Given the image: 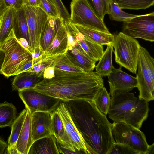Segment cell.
Here are the masks:
<instances>
[{
  "label": "cell",
  "mask_w": 154,
  "mask_h": 154,
  "mask_svg": "<svg viewBox=\"0 0 154 154\" xmlns=\"http://www.w3.org/2000/svg\"><path fill=\"white\" fill-rule=\"evenodd\" d=\"M18 95L31 115L36 112H51L62 100L37 92L32 88L18 91Z\"/></svg>",
  "instance_id": "obj_11"
},
{
  "label": "cell",
  "mask_w": 154,
  "mask_h": 154,
  "mask_svg": "<svg viewBox=\"0 0 154 154\" xmlns=\"http://www.w3.org/2000/svg\"><path fill=\"white\" fill-rule=\"evenodd\" d=\"M13 29L18 40L24 38L28 42L29 44L28 29L23 6L16 11L13 21Z\"/></svg>",
  "instance_id": "obj_23"
},
{
  "label": "cell",
  "mask_w": 154,
  "mask_h": 154,
  "mask_svg": "<svg viewBox=\"0 0 154 154\" xmlns=\"http://www.w3.org/2000/svg\"><path fill=\"white\" fill-rule=\"evenodd\" d=\"M41 60L42 56L37 58L32 59L23 66L16 73V75L23 72L27 71L33 66L40 62Z\"/></svg>",
  "instance_id": "obj_40"
},
{
  "label": "cell",
  "mask_w": 154,
  "mask_h": 154,
  "mask_svg": "<svg viewBox=\"0 0 154 154\" xmlns=\"http://www.w3.org/2000/svg\"><path fill=\"white\" fill-rule=\"evenodd\" d=\"M52 66L54 69L71 72H85L73 57L67 51L54 56Z\"/></svg>",
  "instance_id": "obj_19"
},
{
  "label": "cell",
  "mask_w": 154,
  "mask_h": 154,
  "mask_svg": "<svg viewBox=\"0 0 154 154\" xmlns=\"http://www.w3.org/2000/svg\"><path fill=\"white\" fill-rule=\"evenodd\" d=\"M136 78L139 98L148 102L154 99V59L146 49L141 46Z\"/></svg>",
  "instance_id": "obj_6"
},
{
  "label": "cell",
  "mask_w": 154,
  "mask_h": 154,
  "mask_svg": "<svg viewBox=\"0 0 154 154\" xmlns=\"http://www.w3.org/2000/svg\"><path fill=\"white\" fill-rule=\"evenodd\" d=\"M7 8H12L16 10L21 8L24 5L23 0H4Z\"/></svg>",
  "instance_id": "obj_39"
},
{
  "label": "cell",
  "mask_w": 154,
  "mask_h": 154,
  "mask_svg": "<svg viewBox=\"0 0 154 154\" xmlns=\"http://www.w3.org/2000/svg\"><path fill=\"white\" fill-rule=\"evenodd\" d=\"M112 45L116 63L136 74L141 46L138 41L121 32L114 35Z\"/></svg>",
  "instance_id": "obj_5"
},
{
  "label": "cell",
  "mask_w": 154,
  "mask_h": 154,
  "mask_svg": "<svg viewBox=\"0 0 154 154\" xmlns=\"http://www.w3.org/2000/svg\"><path fill=\"white\" fill-rule=\"evenodd\" d=\"M59 154L57 140L54 135L38 139L33 142L28 154Z\"/></svg>",
  "instance_id": "obj_17"
},
{
  "label": "cell",
  "mask_w": 154,
  "mask_h": 154,
  "mask_svg": "<svg viewBox=\"0 0 154 154\" xmlns=\"http://www.w3.org/2000/svg\"><path fill=\"white\" fill-rule=\"evenodd\" d=\"M8 8L5 5L4 0H0V15Z\"/></svg>",
  "instance_id": "obj_44"
},
{
  "label": "cell",
  "mask_w": 154,
  "mask_h": 154,
  "mask_svg": "<svg viewBox=\"0 0 154 154\" xmlns=\"http://www.w3.org/2000/svg\"><path fill=\"white\" fill-rule=\"evenodd\" d=\"M122 32L134 38L154 41V12L137 15L123 22Z\"/></svg>",
  "instance_id": "obj_10"
},
{
  "label": "cell",
  "mask_w": 154,
  "mask_h": 154,
  "mask_svg": "<svg viewBox=\"0 0 154 154\" xmlns=\"http://www.w3.org/2000/svg\"><path fill=\"white\" fill-rule=\"evenodd\" d=\"M122 67L114 68L107 76L110 87V95L121 92H129L137 87L136 77L128 74L122 70Z\"/></svg>",
  "instance_id": "obj_13"
},
{
  "label": "cell",
  "mask_w": 154,
  "mask_h": 154,
  "mask_svg": "<svg viewBox=\"0 0 154 154\" xmlns=\"http://www.w3.org/2000/svg\"><path fill=\"white\" fill-rule=\"evenodd\" d=\"M74 25L81 33L97 43L102 45L113 43L114 35L111 33H107L82 25Z\"/></svg>",
  "instance_id": "obj_22"
},
{
  "label": "cell",
  "mask_w": 154,
  "mask_h": 154,
  "mask_svg": "<svg viewBox=\"0 0 154 154\" xmlns=\"http://www.w3.org/2000/svg\"><path fill=\"white\" fill-rule=\"evenodd\" d=\"M28 109H23L17 117L11 127V133L8 139L6 153L18 154L16 144L21 131Z\"/></svg>",
  "instance_id": "obj_18"
},
{
  "label": "cell",
  "mask_w": 154,
  "mask_h": 154,
  "mask_svg": "<svg viewBox=\"0 0 154 154\" xmlns=\"http://www.w3.org/2000/svg\"><path fill=\"white\" fill-rule=\"evenodd\" d=\"M56 109L63 122L65 132L69 136V134L76 128L64 102L61 101Z\"/></svg>",
  "instance_id": "obj_30"
},
{
  "label": "cell",
  "mask_w": 154,
  "mask_h": 154,
  "mask_svg": "<svg viewBox=\"0 0 154 154\" xmlns=\"http://www.w3.org/2000/svg\"><path fill=\"white\" fill-rule=\"evenodd\" d=\"M149 109L147 102L133 93L121 92L111 96L107 114L113 123L122 122L140 129L148 117Z\"/></svg>",
  "instance_id": "obj_3"
},
{
  "label": "cell",
  "mask_w": 154,
  "mask_h": 154,
  "mask_svg": "<svg viewBox=\"0 0 154 154\" xmlns=\"http://www.w3.org/2000/svg\"><path fill=\"white\" fill-rule=\"evenodd\" d=\"M23 8L28 29L29 45L32 53L37 50L43 51L41 42L49 17L39 6L31 7L24 5Z\"/></svg>",
  "instance_id": "obj_8"
},
{
  "label": "cell",
  "mask_w": 154,
  "mask_h": 154,
  "mask_svg": "<svg viewBox=\"0 0 154 154\" xmlns=\"http://www.w3.org/2000/svg\"><path fill=\"white\" fill-rule=\"evenodd\" d=\"M55 69L52 65L45 69L43 73V79H49L54 77Z\"/></svg>",
  "instance_id": "obj_41"
},
{
  "label": "cell",
  "mask_w": 154,
  "mask_h": 154,
  "mask_svg": "<svg viewBox=\"0 0 154 154\" xmlns=\"http://www.w3.org/2000/svg\"><path fill=\"white\" fill-rule=\"evenodd\" d=\"M63 21L61 18L49 17L41 42V48L43 51L52 42Z\"/></svg>",
  "instance_id": "obj_25"
},
{
  "label": "cell",
  "mask_w": 154,
  "mask_h": 154,
  "mask_svg": "<svg viewBox=\"0 0 154 154\" xmlns=\"http://www.w3.org/2000/svg\"><path fill=\"white\" fill-rule=\"evenodd\" d=\"M108 14L111 20L123 22L137 15L124 12L118 6L114 0H111Z\"/></svg>",
  "instance_id": "obj_33"
},
{
  "label": "cell",
  "mask_w": 154,
  "mask_h": 154,
  "mask_svg": "<svg viewBox=\"0 0 154 154\" xmlns=\"http://www.w3.org/2000/svg\"><path fill=\"white\" fill-rule=\"evenodd\" d=\"M15 76L12 83V88L13 90L18 91L32 88L43 79L42 74L27 71Z\"/></svg>",
  "instance_id": "obj_21"
},
{
  "label": "cell",
  "mask_w": 154,
  "mask_h": 154,
  "mask_svg": "<svg viewBox=\"0 0 154 154\" xmlns=\"http://www.w3.org/2000/svg\"><path fill=\"white\" fill-rule=\"evenodd\" d=\"M0 49L5 54L1 72L7 78L16 75L23 66L32 59L31 54L16 37L13 29L0 45Z\"/></svg>",
  "instance_id": "obj_4"
},
{
  "label": "cell",
  "mask_w": 154,
  "mask_h": 154,
  "mask_svg": "<svg viewBox=\"0 0 154 154\" xmlns=\"http://www.w3.org/2000/svg\"><path fill=\"white\" fill-rule=\"evenodd\" d=\"M113 48L112 44L107 45L102 56L95 66V72L102 78L108 75L115 68L112 60Z\"/></svg>",
  "instance_id": "obj_26"
},
{
  "label": "cell",
  "mask_w": 154,
  "mask_h": 154,
  "mask_svg": "<svg viewBox=\"0 0 154 154\" xmlns=\"http://www.w3.org/2000/svg\"><path fill=\"white\" fill-rule=\"evenodd\" d=\"M16 10L8 8L0 15V45L7 38L13 29Z\"/></svg>",
  "instance_id": "obj_27"
},
{
  "label": "cell",
  "mask_w": 154,
  "mask_h": 154,
  "mask_svg": "<svg viewBox=\"0 0 154 154\" xmlns=\"http://www.w3.org/2000/svg\"><path fill=\"white\" fill-rule=\"evenodd\" d=\"M69 137L71 144L76 150L82 154H87L83 139L77 128L69 134Z\"/></svg>",
  "instance_id": "obj_34"
},
{
  "label": "cell",
  "mask_w": 154,
  "mask_h": 154,
  "mask_svg": "<svg viewBox=\"0 0 154 154\" xmlns=\"http://www.w3.org/2000/svg\"><path fill=\"white\" fill-rule=\"evenodd\" d=\"M110 96L103 86L98 92L92 101L98 110L106 115L108 114L110 106Z\"/></svg>",
  "instance_id": "obj_29"
},
{
  "label": "cell",
  "mask_w": 154,
  "mask_h": 154,
  "mask_svg": "<svg viewBox=\"0 0 154 154\" xmlns=\"http://www.w3.org/2000/svg\"><path fill=\"white\" fill-rule=\"evenodd\" d=\"M67 51L73 57L85 72L92 71L94 69L96 62L88 56L76 42L74 46L72 47Z\"/></svg>",
  "instance_id": "obj_24"
},
{
  "label": "cell",
  "mask_w": 154,
  "mask_h": 154,
  "mask_svg": "<svg viewBox=\"0 0 154 154\" xmlns=\"http://www.w3.org/2000/svg\"><path fill=\"white\" fill-rule=\"evenodd\" d=\"M111 131L116 143L127 145L140 154H146L149 145L140 129L119 122L112 124Z\"/></svg>",
  "instance_id": "obj_7"
},
{
  "label": "cell",
  "mask_w": 154,
  "mask_h": 154,
  "mask_svg": "<svg viewBox=\"0 0 154 154\" xmlns=\"http://www.w3.org/2000/svg\"><path fill=\"white\" fill-rule=\"evenodd\" d=\"M53 62V60L52 58L42 60L40 62L33 66L27 72L41 74L43 75L45 69L52 66Z\"/></svg>",
  "instance_id": "obj_37"
},
{
  "label": "cell",
  "mask_w": 154,
  "mask_h": 154,
  "mask_svg": "<svg viewBox=\"0 0 154 154\" xmlns=\"http://www.w3.org/2000/svg\"><path fill=\"white\" fill-rule=\"evenodd\" d=\"M51 114L52 130L57 141L76 152L65 132L63 122L56 109L51 112Z\"/></svg>",
  "instance_id": "obj_20"
},
{
  "label": "cell",
  "mask_w": 154,
  "mask_h": 154,
  "mask_svg": "<svg viewBox=\"0 0 154 154\" xmlns=\"http://www.w3.org/2000/svg\"><path fill=\"white\" fill-rule=\"evenodd\" d=\"M140 154L128 145L115 142L108 154Z\"/></svg>",
  "instance_id": "obj_36"
},
{
  "label": "cell",
  "mask_w": 154,
  "mask_h": 154,
  "mask_svg": "<svg viewBox=\"0 0 154 154\" xmlns=\"http://www.w3.org/2000/svg\"><path fill=\"white\" fill-rule=\"evenodd\" d=\"M7 145V143L0 137V154H3L4 153Z\"/></svg>",
  "instance_id": "obj_43"
},
{
  "label": "cell",
  "mask_w": 154,
  "mask_h": 154,
  "mask_svg": "<svg viewBox=\"0 0 154 154\" xmlns=\"http://www.w3.org/2000/svg\"><path fill=\"white\" fill-rule=\"evenodd\" d=\"M17 109L12 103H0V128L11 127L17 117Z\"/></svg>",
  "instance_id": "obj_28"
},
{
  "label": "cell",
  "mask_w": 154,
  "mask_h": 154,
  "mask_svg": "<svg viewBox=\"0 0 154 154\" xmlns=\"http://www.w3.org/2000/svg\"><path fill=\"white\" fill-rule=\"evenodd\" d=\"M111 0H86L91 9L100 19L103 21L108 14Z\"/></svg>",
  "instance_id": "obj_32"
},
{
  "label": "cell",
  "mask_w": 154,
  "mask_h": 154,
  "mask_svg": "<svg viewBox=\"0 0 154 154\" xmlns=\"http://www.w3.org/2000/svg\"><path fill=\"white\" fill-rule=\"evenodd\" d=\"M70 8V22L71 23L110 33L104 21L95 15L86 0H72Z\"/></svg>",
  "instance_id": "obj_9"
},
{
  "label": "cell",
  "mask_w": 154,
  "mask_h": 154,
  "mask_svg": "<svg viewBox=\"0 0 154 154\" xmlns=\"http://www.w3.org/2000/svg\"><path fill=\"white\" fill-rule=\"evenodd\" d=\"M24 5L31 7L39 6L38 0H23Z\"/></svg>",
  "instance_id": "obj_42"
},
{
  "label": "cell",
  "mask_w": 154,
  "mask_h": 154,
  "mask_svg": "<svg viewBox=\"0 0 154 154\" xmlns=\"http://www.w3.org/2000/svg\"><path fill=\"white\" fill-rule=\"evenodd\" d=\"M64 102L83 139L87 154H108L116 142L112 135V124L106 115L91 100L77 99Z\"/></svg>",
  "instance_id": "obj_1"
},
{
  "label": "cell",
  "mask_w": 154,
  "mask_h": 154,
  "mask_svg": "<svg viewBox=\"0 0 154 154\" xmlns=\"http://www.w3.org/2000/svg\"><path fill=\"white\" fill-rule=\"evenodd\" d=\"M68 51V33L63 21L52 42L42 55V60L63 54Z\"/></svg>",
  "instance_id": "obj_15"
},
{
  "label": "cell",
  "mask_w": 154,
  "mask_h": 154,
  "mask_svg": "<svg viewBox=\"0 0 154 154\" xmlns=\"http://www.w3.org/2000/svg\"><path fill=\"white\" fill-rule=\"evenodd\" d=\"M5 54L0 49V74H1V70Z\"/></svg>",
  "instance_id": "obj_45"
},
{
  "label": "cell",
  "mask_w": 154,
  "mask_h": 154,
  "mask_svg": "<svg viewBox=\"0 0 154 154\" xmlns=\"http://www.w3.org/2000/svg\"><path fill=\"white\" fill-rule=\"evenodd\" d=\"M103 86V79L95 72H71L55 69L53 77L43 79L31 88L64 101L77 99L92 101Z\"/></svg>",
  "instance_id": "obj_2"
},
{
  "label": "cell",
  "mask_w": 154,
  "mask_h": 154,
  "mask_svg": "<svg viewBox=\"0 0 154 154\" xmlns=\"http://www.w3.org/2000/svg\"><path fill=\"white\" fill-rule=\"evenodd\" d=\"M33 142L40 138L54 135L51 112H36L31 115Z\"/></svg>",
  "instance_id": "obj_14"
},
{
  "label": "cell",
  "mask_w": 154,
  "mask_h": 154,
  "mask_svg": "<svg viewBox=\"0 0 154 154\" xmlns=\"http://www.w3.org/2000/svg\"><path fill=\"white\" fill-rule=\"evenodd\" d=\"M122 9H145L153 5L154 0H114Z\"/></svg>",
  "instance_id": "obj_31"
},
{
  "label": "cell",
  "mask_w": 154,
  "mask_h": 154,
  "mask_svg": "<svg viewBox=\"0 0 154 154\" xmlns=\"http://www.w3.org/2000/svg\"><path fill=\"white\" fill-rule=\"evenodd\" d=\"M63 21L67 30L72 35L74 39L88 56L96 62L99 61L104 53L103 45L82 34L70 22Z\"/></svg>",
  "instance_id": "obj_12"
},
{
  "label": "cell",
  "mask_w": 154,
  "mask_h": 154,
  "mask_svg": "<svg viewBox=\"0 0 154 154\" xmlns=\"http://www.w3.org/2000/svg\"><path fill=\"white\" fill-rule=\"evenodd\" d=\"M55 5L62 20L70 22V15L61 0H51Z\"/></svg>",
  "instance_id": "obj_38"
},
{
  "label": "cell",
  "mask_w": 154,
  "mask_h": 154,
  "mask_svg": "<svg viewBox=\"0 0 154 154\" xmlns=\"http://www.w3.org/2000/svg\"><path fill=\"white\" fill-rule=\"evenodd\" d=\"M33 143L31 123V114L27 112L16 144L18 154H28Z\"/></svg>",
  "instance_id": "obj_16"
},
{
  "label": "cell",
  "mask_w": 154,
  "mask_h": 154,
  "mask_svg": "<svg viewBox=\"0 0 154 154\" xmlns=\"http://www.w3.org/2000/svg\"><path fill=\"white\" fill-rule=\"evenodd\" d=\"M38 6L49 17L61 18L57 8L51 0H38Z\"/></svg>",
  "instance_id": "obj_35"
},
{
  "label": "cell",
  "mask_w": 154,
  "mask_h": 154,
  "mask_svg": "<svg viewBox=\"0 0 154 154\" xmlns=\"http://www.w3.org/2000/svg\"><path fill=\"white\" fill-rule=\"evenodd\" d=\"M154 143L151 145H149L146 154H154Z\"/></svg>",
  "instance_id": "obj_46"
}]
</instances>
